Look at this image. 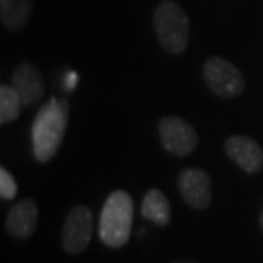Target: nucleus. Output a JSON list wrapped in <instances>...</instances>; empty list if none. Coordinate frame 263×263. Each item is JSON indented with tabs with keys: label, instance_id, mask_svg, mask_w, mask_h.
Returning <instances> with one entry per match:
<instances>
[{
	"label": "nucleus",
	"instance_id": "nucleus-1",
	"mask_svg": "<svg viewBox=\"0 0 263 263\" xmlns=\"http://www.w3.org/2000/svg\"><path fill=\"white\" fill-rule=\"evenodd\" d=\"M68 101L64 98H50L36 115L31 142L33 154L40 162H48L57 156L68 123Z\"/></svg>",
	"mask_w": 263,
	"mask_h": 263
},
{
	"label": "nucleus",
	"instance_id": "nucleus-2",
	"mask_svg": "<svg viewBox=\"0 0 263 263\" xmlns=\"http://www.w3.org/2000/svg\"><path fill=\"white\" fill-rule=\"evenodd\" d=\"M157 41L167 53L180 55L190 43V19L176 0H161L152 15Z\"/></svg>",
	"mask_w": 263,
	"mask_h": 263
},
{
	"label": "nucleus",
	"instance_id": "nucleus-3",
	"mask_svg": "<svg viewBox=\"0 0 263 263\" xmlns=\"http://www.w3.org/2000/svg\"><path fill=\"white\" fill-rule=\"evenodd\" d=\"M134 220V200L123 190L109 193L99 217V238L108 248H120L128 241Z\"/></svg>",
	"mask_w": 263,
	"mask_h": 263
},
{
	"label": "nucleus",
	"instance_id": "nucleus-4",
	"mask_svg": "<svg viewBox=\"0 0 263 263\" xmlns=\"http://www.w3.org/2000/svg\"><path fill=\"white\" fill-rule=\"evenodd\" d=\"M203 79L207 87L220 99L238 98L246 89L243 72L222 57H210L205 60Z\"/></svg>",
	"mask_w": 263,
	"mask_h": 263
},
{
	"label": "nucleus",
	"instance_id": "nucleus-5",
	"mask_svg": "<svg viewBox=\"0 0 263 263\" xmlns=\"http://www.w3.org/2000/svg\"><path fill=\"white\" fill-rule=\"evenodd\" d=\"M162 147L176 157H186L198 147V134L186 120L164 117L157 125Z\"/></svg>",
	"mask_w": 263,
	"mask_h": 263
},
{
	"label": "nucleus",
	"instance_id": "nucleus-6",
	"mask_svg": "<svg viewBox=\"0 0 263 263\" xmlns=\"http://www.w3.org/2000/svg\"><path fill=\"white\" fill-rule=\"evenodd\" d=\"M94 219L86 205H76L68 212L62 229V246L68 255H79L87 248L92 236Z\"/></svg>",
	"mask_w": 263,
	"mask_h": 263
},
{
	"label": "nucleus",
	"instance_id": "nucleus-7",
	"mask_svg": "<svg viewBox=\"0 0 263 263\" xmlns=\"http://www.w3.org/2000/svg\"><path fill=\"white\" fill-rule=\"evenodd\" d=\"M181 197L193 209L203 210L212 200V183L210 176L200 167H186L178 176Z\"/></svg>",
	"mask_w": 263,
	"mask_h": 263
},
{
	"label": "nucleus",
	"instance_id": "nucleus-8",
	"mask_svg": "<svg viewBox=\"0 0 263 263\" xmlns=\"http://www.w3.org/2000/svg\"><path fill=\"white\" fill-rule=\"evenodd\" d=\"M228 156L241 170L253 175L263 167V151L260 144L248 135H231L224 142Z\"/></svg>",
	"mask_w": 263,
	"mask_h": 263
},
{
	"label": "nucleus",
	"instance_id": "nucleus-9",
	"mask_svg": "<svg viewBox=\"0 0 263 263\" xmlns=\"http://www.w3.org/2000/svg\"><path fill=\"white\" fill-rule=\"evenodd\" d=\"M12 87L23 99L24 106H33L45 94V81L38 67L31 62H23L12 73Z\"/></svg>",
	"mask_w": 263,
	"mask_h": 263
},
{
	"label": "nucleus",
	"instance_id": "nucleus-10",
	"mask_svg": "<svg viewBox=\"0 0 263 263\" xmlns=\"http://www.w3.org/2000/svg\"><path fill=\"white\" fill-rule=\"evenodd\" d=\"M38 224V205L34 200L24 198L9 210L5 229L14 239H28L34 234Z\"/></svg>",
	"mask_w": 263,
	"mask_h": 263
},
{
	"label": "nucleus",
	"instance_id": "nucleus-11",
	"mask_svg": "<svg viewBox=\"0 0 263 263\" xmlns=\"http://www.w3.org/2000/svg\"><path fill=\"white\" fill-rule=\"evenodd\" d=\"M36 0H0V19L2 26L10 33L24 29L34 10Z\"/></svg>",
	"mask_w": 263,
	"mask_h": 263
},
{
	"label": "nucleus",
	"instance_id": "nucleus-12",
	"mask_svg": "<svg viewBox=\"0 0 263 263\" xmlns=\"http://www.w3.org/2000/svg\"><path fill=\"white\" fill-rule=\"evenodd\" d=\"M142 215L157 226H166L171 220V205L166 195L157 188H152L142 200Z\"/></svg>",
	"mask_w": 263,
	"mask_h": 263
},
{
	"label": "nucleus",
	"instance_id": "nucleus-13",
	"mask_svg": "<svg viewBox=\"0 0 263 263\" xmlns=\"http://www.w3.org/2000/svg\"><path fill=\"white\" fill-rule=\"evenodd\" d=\"M23 99L12 86L2 84L0 86V123L7 125L17 120L23 108Z\"/></svg>",
	"mask_w": 263,
	"mask_h": 263
},
{
	"label": "nucleus",
	"instance_id": "nucleus-14",
	"mask_svg": "<svg viewBox=\"0 0 263 263\" xmlns=\"http://www.w3.org/2000/svg\"><path fill=\"white\" fill-rule=\"evenodd\" d=\"M17 195V183H15L14 176L2 167L0 170V197L4 200H12Z\"/></svg>",
	"mask_w": 263,
	"mask_h": 263
},
{
	"label": "nucleus",
	"instance_id": "nucleus-15",
	"mask_svg": "<svg viewBox=\"0 0 263 263\" xmlns=\"http://www.w3.org/2000/svg\"><path fill=\"white\" fill-rule=\"evenodd\" d=\"M64 84H65L67 91H73V87L77 86V73L72 72V70H68L67 76H65V82Z\"/></svg>",
	"mask_w": 263,
	"mask_h": 263
},
{
	"label": "nucleus",
	"instance_id": "nucleus-16",
	"mask_svg": "<svg viewBox=\"0 0 263 263\" xmlns=\"http://www.w3.org/2000/svg\"><path fill=\"white\" fill-rule=\"evenodd\" d=\"M260 226H261V231H263V209H261V214H260Z\"/></svg>",
	"mask_w": 263,
	"mask_h": 263
},
{
	"label": "nucleus",
	"instance_id": "nucleus-17",
	"mask_svg": "<svg viewBox=\"0 0 263 263\" xmlns=\"http://www.w3.org/2000/svg\"><path fill=\"white\" fill-rule=\"evenodd\" d=\"M176 263H195V261H176Z\"/></svg>",
	"mask_w": 263,
	"mask_h": 263
}]
</instances>
